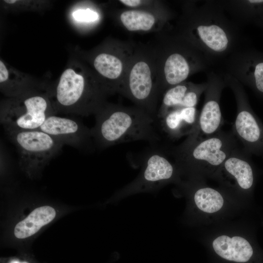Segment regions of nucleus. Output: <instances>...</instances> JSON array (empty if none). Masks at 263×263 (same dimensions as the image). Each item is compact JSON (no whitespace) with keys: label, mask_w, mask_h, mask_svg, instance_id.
I'll return each instance as SVG.
<instances>
[{"label":"nucleus","mask_w":263,"mask_h":263,"mask_svg":"<svg viewBox=\"0 0 263 263\" xmlns=\"http://www.w3.org/2000/svg\"><path fill=\"white\" fill-rule=\"evenodd\" d=\"M56 215L55 209L51 206H43L35 208L16 225L15 236L18 239H25L33 235L50 223Z\"/></svg>","instance_id":"obj_22"},{"label":"nucleus","mask_w":263,"mask_h":263,"mask_svg":"<svg viewBox=\"0 0 263 263\" xmlns=\"http://www.w3.org/2000/svg\"><path fill=\"white\" fill-rule=\"evenodd\" d=\"M57 113L48 89L0 102V122L5 132L39 130L49 116Z\"/></svg>","instance_id":"obj_8"},{"label":"nucleus","mask_w":263,"mask_h":263,"mask_svg":"<svg viewBox=\"0 0 263 263\" xmlns=\"http://www.w3.org/2000/svg\"><path fill=\"white\" fill-rule=\"evenodd\" d=\"M159 56L156 46L136 45L120 94L157 117L159 93Z\"/></svg>","instance_id":"obj_5"},{"label":"nucleus","mask_w":263,"mask_h":263,"mask_svg":"<svg viewBox=\"0 0 263 263\" xmlns=\"http://www.w3.org/2000/svg\"><path fill=\"white\" fill-rule=\"evenodd\" d=\"M207 85V81L197 84L186 81L168 89L161 98L157 113L158 120L173 109L196 107Z\"/></svg>","instance_id":"obj_20"},{"label":"nucleus","mask_w":263,"mask_h":263,"mask_svg":"<svg viewBox=\"0 0 263 263\" xmlns=\"http://www.w3.org/2000/svg\"><path fill=\"white\" fill-rule=\"evenodd\" d=\"M207 78L208 85L204 92V104L194 131L201 136H210L218 132L224 123L220 98L226 84L224 78L213 72H209Z\"/></svg>","instance_id":"obj_16"},{"label":"nucleus","mask_w":263,"mask_h":263,"mask_svg":"<svg viewBox=\"0 0 263 263\" xmlns=\"http://www.w3.org/2000/svg\"><path fill=\"white\" fill-rule=\"evenodd\" d=\"M152 1L142 0H120L119 2L130 8H138L149 5Z\"/></svg>","instance_id":"obj_26"},{"label":"nucleus","mask_w":263,"mask_h":263,"mask_svg":"<svg viewBox=\"0 0 263 263\" xmlns=\"http://www.w3.org/2000/svg\"><path fill=\"white\" fill-rule=\"evenodd\" d=\"M48 91L57 113L81 116L95 114L108 95L89 66L82 59L70 60Z\"/></svg>","instance_id":"obj_2"},{"label":"nucleus","mask_w":263,"mask_h":263,"mask_svg":"<svg viewBox=\"0 0 263 263\" xmlns=\"http://www.w3.org/2000/svg\"><path fill=\"white\" fill-rule=\"evenodd\" d=\"M19 154V164L29 175L43 168L64 145L39 130L5 132Z\"/></svg>","instance_id":"obj_9"},{"label":"nucleus","mask_w":263,"mask_h":263,"mask_svg":"<svg viewBox=\"0 0 263 263\" xmlns=\"http://www.w3.org/2000/svg\"><path fill=\"white\" fill-rule=\"evenodd\" d=\"M136 45L108 38L94 48L78 53L108 95L119 93Z\"/></svg>","instance_id":"obj_7"},{"label":"nucleus","mask_w":263,"mask_h":263,"mask_svg":"<svg viewBox=\"0 0 263 263\" xmlns=\"http://www.w3.org/2000/svg\"><path fill=\"white\" fill-rule=\"evenodd\" d=\"M39 130L54 137L64 145L81 150H92L93 148L91 129L78 119L56 114L50 115Z\"/></svg>","instance_id":"obj_17"},{"label":"nucleus","mask_w":263,"mask_h":263,"mask_svg":"<svg viewBox=\"0 0 263 263\" xmlns=\"http://www.w3.org/2000/svg\"><path fill=\"white\" fill-rule=\"evenodd\" d=\"M177 186L187 199V212L192 220L205 222L221 218L230 208L233 198L222 189L206 185L205 181L183 179Z\"/></svg>","instance_id":"obj_10"},{"label":"nucleus","mask_w":263,"mask_h":263,"mask_svg":"<svg viewBox=\"0 0 263 263\" xmlns=\"http://www.w3.org/2000/svg\"><path fill=\"white\" fill-rule=\"evenodd\" d=\"M72 10L71 19L75 24L91 26L100 21V13L94 6L78 5Z\"/></svg>","instance_id":"obj_25"},{"label":"nucleus","mask_w":263,"mask_h":263,"mask_svg":"<svg viewBox=\"0 0 263 263\" xmlns=\"http://www.w3.org/2000/svg\"><path fill=\"white\" fill-rule=\"evenodd\" d=\"M49 84L40 82L0 59V90L6 98H13L39 90H47Z\"/></svg>","instance_id":"obj_19"},{"label":"nucleus","mask_w":263,"mask_h":263,"mask_svg":"<svg viewBox=\"0 0 263 263\" xmlns=\"http://www.w3.org/2000/svg\"><path fill=\"white\" fill-rule=\"evenodd\" d=\"M224 78L232 91L237 105L232 132L245 151L263 158V124L251 108L243 85L226 73Z\"/></svg>","instance_id":"obj_11"},{"label":"nucleus","mask_w":263,"mask_h":263,"mask_svg":"<svg viewBox=\"0 0 263 263\" xmlns=\"http://www.w3.org/2000/svg\"><path fill=\"white\" fill-rule=\"evenodd\" d=\"M199 115L196 107L180 108L169 111L158 120L167 136L177 140L189 136L196 130Z\"/></svg>","instance_id":"obj_21"},{"label":"nucleus","mask_w":263,"mask_h":263,"mask_svg":"<svg viewBox=\"0 0 263 263\" xmlns=\"http://www.w3.org/2000/svg\"><path fill=\"white\" fill-rule=\"evenodd\" d=\"M159 63L161 98L168 89L205 70L211 62L200 51L175 35L162 36L156 45Z\"/></svg>","instance_id":"obj_6"},{"label":"nucleus","mask_w":263,"mask_h":263,"mask_svg":"<svg viewBox=\"0 0 263 263\" xmlns=\"http://www.w3.org/2000/svg\"><path fill=\"white\" fill-rule=\"evenodd\" d=\"M238 141L232 132L220 130L201 136L194 132L168 154L173 158L183 179L205 181L215 179L222 164L237 148Z\"/></svg>","instance_id":"obj_4"},{"label":"nucleus","mask_w":263,"mask_h":263,"mask_svg":"<svg viewBox=\"0 0 263 263\" xmlns=\"http://www.w3.org/2000/svg\"><path fill=\"white\" fill-rule=\"evenodd\" d=\"M11 263H27L26 262H22V263H20L19 261H13Z\"/></svg>","instance_id":"obj_27"},{"label":"nucleus","mask_w":263,"mask_h":263,"mask_svg":"<svg viewBox=\"0 0 263 263\" xmlns=\"http://www.w3.org/2000/svg\"><path fill=\"white\" fill-rule=\"evenodd\" d=\"M94 115L95 124L91 130L94 144L99 148L138 140L154 143L161 139L157 117L137 106L107 102Z\"/></svg>","instance_id":"obj_3"},{"label":"nucleus","mask_w":263,"mask_h":263,"mask_svg":"<svg viewBox=\"0 0 263 263\" xmlns=\"http://www.w3.org/2000/svg\"><path fill=\"white\" fill-rule=\"evenodd\" d=\"M183 179L174 162L164 152L153 150L146 156L138 176L120 189L115 198L119 200L138 193L154 191L170 183L177 185Z\"/></svg>","instance_id":"obj_12"},{"label":"nucleus","mask_w":263,"mask_h":263,"mask_svg":"<svg viewBox=\"0 0 263 263\" xmlns=\"http://www.w3.org/2000/svg\"><path fill=\"white\" fill-rule=\"evenodd\" d=\"M225 65L226 73L263 100V52L251 48L238 49L228 56Z\"/></svg>","instance_id":"obj_15"},{"label":"nucleus","mask_w":263,"mask_h":263,"mask_svg":"<svg viewBox=\"0 0 263 263\" xmlns=\"http://www.w3.org/2000/svg\"><path fill=\"white\" fill-rule=\"evenodd\" d=\"M251 154L238 147L226 159L215 180L221 188L237 198H245L253 191L257 179Z\"/></svg>","instance_id":"obj_13"},{"label":"nucleus","mask_w":263,"mask_h":263,"mask_svg":"<svg viewBox=\"0 0 263 263\" xmlns=\"http://www.w3.org/2000/svg\"><path fill=\"white\" fill-rule=\"evenodd\" d=\"M224 9L236 18L263 29V0L222 2Z\"/></svg>","instance_id":"obj_23"},{"label":"nucleus","mask_w":263,"mask_h":263,"mask_svg":"<svg viewBox=\"0 0 263 263\" xmlns=\"http://www.w3.org/2000/svg\"><path fill=\"white\" fill-rule=\"evenodd\" d=\"M182 10L174 35L202 52L211 62L238 50V28L225 14L222 2H187Z\"/></svg>","instance_id":"obj_1"},{"label":"nucleus","mask_w":263,"mask_h":263,"mask_svg":"<svg viewBox=\"0 0 263 263\" xmlns=\"http://www.w3.org/2000/svg\"><path fill=\"white\" fill-rule=\"evenodd\" d=\"M207 244L214 254L230 263H263V250L248 234L223 230L212 235Z\"/></svg>","instance_id":"obj_14"},{"label":"nucleus","mask_w":263,"mask_h":263,"mask_svg":"<svg viewBox=\"0 0 263 263\" xmlns=\"http://www.w3.org/2000/svg\"><path fill=\"white\" fill-rule=\"evenodd\" d=\"M51 1L42 0H5L0 1L3 9L11 12H41L51 6Z\"/></svg>","instance_id":"obj_24"},{"label":"nucleus","mask_w":263,"mask_h":263,"mask_svg":"<svg viewBox=\"0 0 263 263\" xmlns=\"http://www.w3.org/2000/svg\"><path fill=\"white\" fill-rule=\"evenodd\" d=\"M170 17L168 9L160 2L154 1L145 7L121 10L117 15L120 24L132 32H148L161 29Z\"/></svg>","instance_id":"obj_18"}]
</instances>
